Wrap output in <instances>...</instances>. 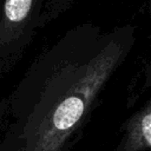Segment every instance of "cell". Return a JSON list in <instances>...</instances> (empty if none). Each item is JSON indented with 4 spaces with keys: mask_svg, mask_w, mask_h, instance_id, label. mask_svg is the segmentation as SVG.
Instances as JSON below:
<instances>
[{
    "mask_svg": "<svg viewBox=\"0 0 151 151\" xmlns=\"http://www.w3.org/2000/svg\"><path fill=\"white\" fill-rule=\"evenodd\" d=\"M136 44L130 22L67 28L0 100V151H72Z\"/></svg>",
    "mask_w": 151,
    "mask_h": 151,
    "instance_id": "cell-1",
    "label": "cell"
},
{
    "mask_svg": "<svg viewBox=\"0 0 151 151\" xmlns=\"http://www.w3.org/2000/svg\"><path fill=\"white\" fill-rule=\"evenodd\" d=\"M48 0H0V77L12 71L44 27Z\"/></svg>",
    "mask_w": 151,
    "mask_h": 151,
    "instance_id": "cell-2",
    "label": "cell"
},
{
    "mask_svg": "<svg viewBox=\"0 0 151 151\" xmlns=\"http://www.w3.org/2000/svg\"><path fill=\"white\" fill-rule=\"evenodd\" d=\"M143 90L146 100L123 123L120 139L111 151H151V60L143 67Z\"/></svg>",
    "mask_w": 151,
    "mask_h": 151,
    "instance_id": "cell-3",
    "label": "cell"
},
{
    "mask_svg": "<svg viewBox=\"0 0 151 151\" xmlns=\"http://www.w3.org/2000/svg\"><path fill=\"white\" fill-rule=\"evenodd\" d=\"M76 1L77 0H48L42 15V26H47L65 14L74 5Z\"/></svg>",
    "mask_w": 151,
    "mask_h": 151,
    "instance_id": "cell-4",
    "label": "cell"
},
{
    "mask_svg": "<svg viewBox=\"0 0 151 151\" xmlns=\"http://www.w3.org/2000/svg\"><path fill=\"white\" fill-rule=\"evenodd\" d=\"M147 12H149V15L151 18V0H147Z\"/></svg>",
    "mask_w": 151,
    "mask_h": 151,
    "instance_id": "cell-5",
    "label": "cell"
}]
</instances>
